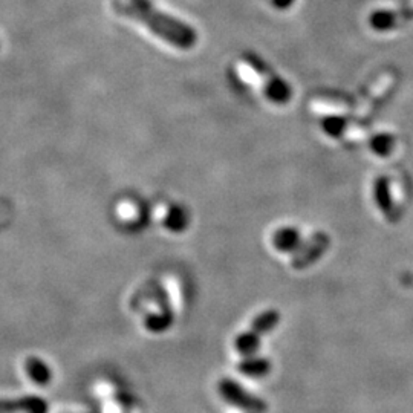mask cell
Listing matches in <instances>:
<instances>
[{"instance_id":"13","label":"cell","mask_w":413,"mask_h":413,"mask_svg":"<svg viewBox=\"0 0 413 413\" xmlns=\"http://www.w3.org/2000/svg\"><path fill=\"white\" fill-rule=\"evenodd\" d=\"M167 220H169V227L172 229H184L188 224V215H187L186 210L176 207L172 211Z\"/></svg>"},{"instance_id":"11","label":"cell","mask_w":413,"mask_h":413,"mask_svg":"<svg viewBox=\"0 0 413 413\" xmlns=\"http://www.w3.org/2000/svg\"><path fill=\"white\" fill-rule=\"evenodd\" d=\"M26 371L28 373H30V376L32 378L34 383L37 384H46L49 381V376H51V372L48 367H46V364L43 361H39V360H30L26 364Z\"/></svg>"},{"instance_id":"9","label":"cell","mask_w":413,"mask_h":413,"mask_svg":"<svg viewBox=\"0 0 413 413\" xmlns=\"http://www.w3.org/2000/svg\"><path fill=\"white\" fill-rule=\"evenodd\" d=\"M406 13H413V0L407 4V6H404L398 11H383V13H376L372 17V23L375 28H380V30H385V28L393 26V23H398L406 18Z\"/></svg>"},{"instance_id":"12","label":"cell","mask_w":413,"mask_h":413,"mask_svg":"<svg viewBox=\"0 0 413 413\" xmlns=\"http://www.w3.org/2000/svg\"><path fill=\"white\" fill-rule=\"evenodd\" d=\"M372 150L381 156L389 155L393 149V138L389 135H376L371 143Z\"/></svg>"},{"instance_id":"8","label":"cell","mask_w":413,"mask_h":413,"mask_svg":"<svg viewBox=\"0 0 413 413\" xmlns=\"http://www.w3.org/2000/svg\"><path fill=\"white\" fill-rule=\"evenodd\" d=\"M280 323V314L275 309H266L261 312L259 316H256L251 323V329L259 335H266L273 333V330L279 326Z\"/></svg>"},{"instance_id":"2","label":"cell","mask_w":413,"mask_h":413,"mask_svg":"<svg viewBox=\"0 0 413 413\" xmlns=\"http://www.w3.org/2000/svg\"><path fill=\"white\" fill-rule=\"evenodd\" d=\"M219 392L220 397L227 402L248 413H263L266 410V402L263 400L254 397L253 393L242 388L241 384L229 378H225L219 383Z\"/></svg>"},{"instance_id":"4","label":"cell","mask_w":413,"mask_h":413,"mask_svg":"<svg viewBox=\"0 0 413 413\" xmlns=\"http://www.w3.org/2000/svg\"><path fill=\"white\" fill-rule=\"evenodd\" d=\"M329 248V237L325 233H317L308 242H303L297 253H294L292 266L303 270L306 266L316 263Z\"/></svg>"},{"instance_id":"14","label":"cell","mask_w":413,"mask_h":413,"mask_svg":"<svg viewBox=\"0 0 413 413\" xmlns=\"http://www.w3.org/2000/svg\"><path fill=\"white\" fill-rule=\"evenodd\" d=\"M273 2L277 6H280V8H287V6H289L292 4V0H273Z\"/></svg>"},{"instance_id":"1","label":"cell","mask_w":413,"mask_h":413,"mask_svg":"<svg viewBox=\"0 0 413 413\" xmlns=\"http://www.w3.org/2000/svg\"><path fill=\"white\" fill-rule=\"evenodd\" d=\"M114 9L118 16L128 17L143 23L161 40L179 49H191L196 44V32L191 26L162 13L152 0H115Z\"/></svg>"},{"instance_id":"3","label":"cell","mask_w":413,"mask_h":413,"mask_svg":"<svg viewBox=\"0 0 413 413\" xmlns=\"http://www.w3.org/2000/svg\"><path fill=\"white\" fill-rule=\"evenodd\" d=\"M237 69L239 76H241L246 83H250V85L262 89L265 94L270 97V100L279 101V103H283V101L288 100L289 90L287 85H282V83L275 78L266 77L263 72L257 71L250 63H239Z\"/></svg>"},{"instance_id":"7","label":"cell","mask_w":413,"mask_h":413,"mask_svg":"<svg viewBox=\"0 0 413 413\" xmlns=\"http://www.w3.org/2000/svg\"><path fill=\"white\" fill-rule=\"evenodd\" d=\"M239 371L246 376H251V378H262V376L270 373L271 364L266 358L256 354L250 357H244V360L239 364Z\"/></svg>"},{"instance_id":"10","label":"cell","mask_w":413,"mask_h":413,"mask_svg":"<svg viewBox=\"0 0 413 413\" xmlns=\"http://www.w3.org/2000/svg\"><path fill=\"white\" fill-rule=\"evenodd\" d=\"M261 337L254 330H246V333L241 334L234 342V346L237 349L239 354H242L244 357H250V355H256L257 351H259L261 347Z\"/></svg>"},{"instance_id":"6","label":"cell","mask_w":413,"mask_h":413,"mask_svg":"<svg viewBox=\"0 0 413 413\" xmlns=\"http://www.w3.org/2000/svg\"><path fill=\"white\" fill-rule=\"evenodd\" d=\"M373 198H375L376 205H378V208L381 210V213H384L393 222V219H397V216H395L397 205H395V202H393L390 184L388 178L376 179L373 186Z\"/></svg>"},{"instance_id":"5","label":"cell","mask_w":413,"mask_h":413,"mask_svg":"<svg viewBox=\"0 0 413 413\" xmlns=\"http://www.w3.org/2000/svg\"><path fill=\"white\" fill-rule=\"evenodd\" d=\"M273 244L275 250L282 253L294 254L299 251V248L303 244L301 234L297 228L294 227H282L273 236Z\"/></svg>"}]
</instances>
